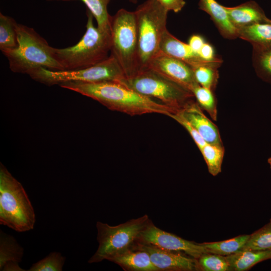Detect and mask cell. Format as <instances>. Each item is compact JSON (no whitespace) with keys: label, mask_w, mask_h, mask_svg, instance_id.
Here are the masks:
<instances>
[{"label":"cell","mask_w":271,"mask_h":271,"mask_svg":"<svg viewBox=\"0 0 271 271\" xmlns=\"http://www.w3.org/2000/svg\"><path fill=\"white\" fill-rule=\"evenodd\" d=\"M205 43L204 39L199 35H193L189 39L188 44L195 52L198 54Z\"/></svg>","instance_id":"836d02e7"},{"label":"cell","mask_w":271,"mask_h":271,"mask_svg":"<svg viewBox=\"0 0 271 271\" xmlns=\"http://www.w3.org/2000/svg\"><path fill=\"white\" fill-rule=\"evenodd\" d=\"M137 242L152 244L170 251L183 252L195 259L206 253L201 243L187 240L164 231L151 221L142 231Z\"/></svg>","instance_id":"30bf717a"},{"label":"cell","mask_w":271,"mask_h":271,"mask_svg":"<svg viewBox=\"0 0 271 271\" xmlns=\"http://www.w3.org/2000/svg\"><path fill=\"white\" fill-rule=\"evenodd\" d=\"M74 1V0H72ZM83 2L97 22V27L103 31L110 30L111 16L107 6L110 0H80Z\"/></svg>","instance_id":"484cf974"},{"label":"cell","mask_w":271,"mask_h":271,"mask_svg":"<svg viewBox=\"0 0 271 271\" xmlns=\"http://www.w3.org/2000/svg\"><path fill=\"white\" fill-rule=\"evenodd\" d=\"M134 12L141 70L148 68L150 61L159 52L162 37L167 30L168 11L158 0H146Z\"/></svg>","instance_id":"52a82bcc"},{"label":"cell","mask_w":271,"mask_h":271,"mask_svg":"<svg viewBox=\"0 0 271 271\" xmlns=\"http://www.w3.org/2000/svg\"><path fill=\"white\" fill-rule=\"evenodd\" d=\"M177 112L196 129L207 144L224 146L217 126L204 114L196 101Z\"/></svg>","instance_id":"5bb4252c"},{"label":"cell","mask_w":271,"mask_h":271,"mask_svg":"<svg viewBox=\"0 0 271 271\" xmlns=\"http://www.w3.org/2000/svg\"><path fill=\"white\" fill-rule=\"evenodd\" d=\"M47 1H72V0H47Z\"/></svg>","instance_id":"8d00e7d4"},{"label":"cell","mask_w":271,"mask_h":271,"mask_svg":"<svg viewBox=\"0 0 271 271\" xmlns=\"http://www.w3.org/2000/svg\"><path fill=\"white\" fill-rule=\"evenodd\" d=\"M196 260L198 270L230 271V265L225 256L204 253Z\"/></svg>","instance_id":"83f0119b"},{"label":"cell","mask_w":271,"mask_h":271,"mask_svg":"<svg viewBox=\"0 0 271 271\" xmlns=\"http://www.w3.org/2000/svg\"><path fill=\"white\" fill-rule=\"evenodd\" d=\"M86 31L80 41L69 47L54 48V56L63 70L92 66L106 59L110 53V31H103L93 24L92 14L87 11Z\"/></svg>","instance_id":"3957f363"},{"label":"cell","mask_w":271,"mask_h":271,"mask_svg":"<svg viewBox=\"0 0 271 271\" xmlns=\"http://www.w3.org/2000/svg\"><path fill=\"white\" fill-rule=\"evenodd\" d=\"M192 68L197 83L214 91L219 78L218 68L210 65H199Z\"/></svg>","instance_id":"f1b7e54d"},{"label":"cell","mask_w":271,"mask_h":271,"mask_svg":"<svg viewBox=\"0 0 271 271\" xmlns=\"http://www.w3.org/2000/svg\"><path fill=\"white\" fill-rule=\"evenodd\" d=\"M225 256L230 271H246L260 262L271 259V250H241Z\"/></svg>","instance_id":"d6986e66"},{"label":"cell","mask_w":271,"mask_h":271,"mask_svg":"<svg viewBox=\"0 0 271 271\" xmlns=\"http://www.w3.org/2000/svg\"><path fill=\"white\" fill-rule=\"evenodd\" d=\"M161 5L169 11L178 13L185 6V0H158Z\"/></svg>","instance_id":"d6a6232c"},{"label":"cell","mask_w":271,"mask_h":271,"mask_svg":"<svg viewBox=\"0 0 271 271\" xmlns=\"http://www.w3.org/2000/svg\"><path fill=\"white\" fill-rule=\"evenodd\" d=\"M59 86L91 98L110 110L130 115L157 113L170 116L177 112L159 101L133 91L119 81L69 82Z\"/></svg>","instance_id":"6da1fadb"},{"label":"cell","mask_w":271,"mask_h":271,"mask_svg":"<svg viewBox=\"0 0 271 271\" xmlns=\"http://www.w3.org/2000/svg\"><path fill=\"white\" fill-rule=\"evenodd\" d=\"M65 260L60 253L53 252L34 263L29 271H61Z\"/></svg>","instance_id":"f546056e"},{"label":"cell","mask_w":271,"mask_h":271,"mask_svg":"<svg viewBox=\"0 0 271 271\" xmlns=\"http://www.w3.org/2000/svg\"><path fill=\"white\" fill-rule=\"evenodd\" d=\"M213 91L200 85L195 86L192 90L196 102L202 110L209 114L214 121L217 119V101Z\"/></svg>","instance_id":"4316f807"},{"label":"cell","mask_w":271,"mask_h":271,"mask_svg":"<svg viewBox=\"0 0 271 271\" xmlns=\"http://www.w3.org/2000/svg\"><path fill=\"white\" fill-rule=\"evenodd\" d=\"M249 237V234H242L225 240L203 242L201 244L206 253L227 256L242 250Z\"/></svg>","instance_id":"7402d4cb"},{"label":"cell","mask_w":271,"mask_h":271,"mask_svg":"<svg viewBox=\"0 0 271 271\" xmlns=\"http://www.w3.org/2000/svg\"><path fill=\"white\" fill-rule=\"evenodd\" d=\"M119 81L142 95L156 99L177 112L194 101V96L190 90L149 68Z\"/></svg>","instance_id":"8992f818"},{"label":"cell","mask_w":271,"mask_h":271,"mask_svg":"<svg viewBox=\"0 0 271 271\" xmlns=\"http://www.w3.org/2000/svg\"><path fill=\"white\" fill-rule=\"evenodd\" d=\"M109 261L117 264L126 271H159L152 262L148 252L136 245Z\"/></svg>","instance_id":"ac0fdd59"},{"label":"cell","mask_w":271,"mask_h":271,"mask_svg":"<svg viewBox=\"0 0 271 271\" xmlns=\"http://www.w3.org/2000/svg\"><path fill=\"white\" fill-rule=\"evenodd\" d=\"M148 68L179 83L191 92L195 86L199 85L190 65L161 53H158L152 59Z\"/></svg>","instance_id":"8fae6325"},{"label":"cell","mask_w":271,"mask_h":271,"mask_svg":"<svg viewBox=\"0 0 271 271\" xmlns=\"http://www.w3.org/2000/svg\"><path fill=\"white\" fill-rule=\"evenodd\" d=\"M17 24L13 18L0 13V50L2 52L18 46Z\"/></svg>","instance_id":"603a6c76"},{"label":"cell","mask_w":271,"mask_h":271,"mask_svg":"<svg viewBox=\"0 0 271 271\" xmlns=\"http://www.w3.org/2000/svg\"><path fill=\"white\" fill-rule=\"evenodd\" d=\"M200 151L206 163L209 173L213 176L221 173L225 153L224 147L206 144Z\"/></svg>","instance_id":"d4e9b609"},{"label":"cell","mask_w":271,"mask_h":271,"mask_svg":"<svg viewBox=\"0 0 271 271\" xmlns=\"http://www.w3.org/2000/svg\"><path fill=\"white\" fill-rule=\"evenodd\" d=\"M16 30L18 46L2 52L7 58L11 71L28 75L41 67L54 71L63 70L55 58L54 48L34 29L18 24Z\"/></svg>","instance_id":"7a4b0ae2"},{"label":"cell","mask_w":271,"mask_h":271,"mask_svg":"<svg viewBox=\"0 0 271 271\" xmlns=\"http://www.w3.org/2000/svg\"><path fill=\"white\" fill-rule=\"evenodd\" d=\"M242 250H271V218L262 227L249 234Z\"/></svg>","instance_id":"cb8c5ba5"},{"label":"cell","mask_w":271,"mask_h":271,"mask_svg":"<svg viewBox=\"0 0 271 271\" xmlns=\"http://www.w3.org/2000/svg\"><path fill=\"white\" fill-rule=\"evenodd\" d=\"M229 19L236 29L257 23L266 22L267 17L254 1H249L234 7L224 6Z\"/></svg>","instance_id":"9a60e30c"},{"label":"cell","mask_w":271,"mask_h":271,"mask_svg":"<svg viewBox=\"0 0 271 271\" xmlns=\"http://www.w3.org/2000/svg\"><path fill=\"white\" fill-rule=\"evenodd\" d=\"M238 38L249 42L252 46L271 45V20L257 23L236 29Z\"/></svg>","instance_id":"ffe728a7"},{"label":"cell","mask_w":271,"mask_h":271,"mask_svg":"<svg viewBox=\"0 0 271 271\" xmlns=\"http://www.w3.org/2000/svg\"><path fill=\"white\" fill-rule=\"evenodd\" d=\"M151 221L147 215L116 226L97 222L98 247L89 263L110 259L133 247Z\"/></svg>","instance_id":"ba28073f"},{"label":"cell","mask_w":271,"mask_h":271,"mask_svg":"<svg viewBox=\"0 0 271 271\" xmlns=\"http://www.w3.org/2000/svg\"><path fill=\"white\" fill-rule=\"evenodd\" d=\"M28 75L33 79L49 86L69 82L120 81L125 78L117 61L111 55L99 63L81 69L54 71L41 67L33 70Z\"/></svg>","instance_id":"9c48e42d"},{"label":"cell","mask_w":271,"mask_h":271,"mask_svg":"<svg viewBox=\"0 0 271 271\" xmlns=\"http://www.w3.org/2000/svg\"><path fill=\"white\" fill-rule=\"evenodd\" d=\"M170 117L177 121L188 131L199 150H201V149L207 144L196 129L178 112L171 114Z\"/></svg>","instance_id":"4dcf8cb0"},{"label":"cell","mask_w":271,"mask_h":271,"mask_svg":"<svg viewBox=\"0 0 271 271\" xmlns=\"http://www.w3.org/2000/svg\"><path fill=\"white\" fill-rule=\"evenodd\" d=\"M34 208L22 185L0 165V223L18 232L33 229Z\"/></svg>","instance_id":"277c9868"},{"label":"cell","mask_w":271,"mask_h":271,"mask_svg":"<svg viewBox=\"0 0 271 271\" xmlns=\"http://www.w3.org/2000/svg\"><path fill=\"white\" fill-rule=\"evenodd\" d=\"M267 162H268V163L269 165L270 168V170H271V157H270V158L268 159Z\"/></svg>","instance_id":"e575fe53"},{"label":"cell","mask_w":271,"mask_h":271,"mask_svg":"<svg viewBox=\"0 0 271 271\" xmlns=\"http://www.w3.org/2000/svg\"><path fill=\"white\" fill-rule=\"evenodd\" d=\"M252 46V63L256 75L271 84V45Z\"/></svg>","instance_id":"44dd1931"},{"label":"cell","mask_w":271,"mask_h":271,"mask_svg":"<svg viewBox=\"0 0 271 271\" xmlns=\"http://www.w3.org/2000/svg\"><path fill=\"white\" fill-rule=\"evenodd\" d=\"M200 57L207 61H216L222 60L220 58L216 56L213 47L205 42L198 52Z\"/></svg>","instance_id":"1f68e13d"},{"label":"cell","mask_w":271,"mask_h":271,"mask_svg":"<svg viewBox=\"0 0 271 271\" xmlns=\"http://www.w3.org/2000/svg\"><path fill=\"white\" fill-rule=\"evenodd\" d=\"M136 246L149 254L153 264L160 270H198L196 260L181 252L166 250L156 245L137 242Z\"/></svg>","instance_id":"7c38bea8"},{"label":"cell","mask_w":271,"mask_h":271,"mask_svg":"<svg viewBox=\"0 0 271 271\" xmlns=\"http://www.w3.org/2000/svg\"><path fill=\"white\" fill-rule=\"evenodd\" d=\"M159 52L183 61L192 67L199 65H210L219 68L222 63V60L207 61L202 59L188 44L178 39L167 29L162 37Z\"/></svg>","instance_id":"4fadbf2b"},{"label":"cell","mask_w":271,"mask_h":271,"mask_svg":"<svg viewBox=\"0 0 271 271\" xmlns=\"http://www.w3.org/2000/svg\"><path fill=\"white\" fill-rule=\"evenodd\" d=\"M23 249L15 238L1 230L0 270L3 271L25 270L19 265L22 261Z\"/></svg>","instance_id":"e0dca14e"},{"label":"cell","mask_w":271,"mask_h":271,"mask_svg":"<svg viewBox=\"0 0 271 271\" xmlns=\"http://www.w3.org/2000/svg\"><path fill=\"white\" fill-rule=\"evenodd\" d=\"M199 9L207 13L222 36L227 39L238 38L237 30L231 23L224 6L215 0H199Z\"/></svg>","instance_id":"2e32d148"},{"label":"cell","mask_w":271,"mask_h":271,"mask_svg":"<svg viewBox=\"0 0 271 271\" xmlns=\"http://www.w3.org/2000/svg\"><path fill=\"white\" fill-rule=\"evenodd\" d=\"M130 2L132 3H133V4H136L138 3V1L139 0H128Z\"/></svg>","instance_id":"d590c367"},{"label":"cell","mask_w":271,"mask_h":271,"mask_svg":"<svg viewBox=\"0 0 271 271\" xmlns=\"http://www.w3.org/2000/svg\"><path fill=\"white\" fill-rule=\"evenodd\" d=\"M110 53L117 61L125 78L136 75L140 70L138 37L134 11L124 9L111 16Z\"/></svg>","instance_id":"5b68a950"}]
</instances>
